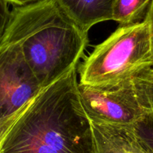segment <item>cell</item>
I'll list each match as a JSON object with an SVG mask.
<instances>
[{
    "label": "cell",
    "mask_w": 153,
    "mask_h": 153,
    "mask_svg": "<svg viewBox=\"0 0 153 153\" xmlns=\"http://www.w3.org/2000/svg\"><path fill=\"white\" fill-rule=\"evenodd\" d=\"M78 84L76 67L43 88L9 127L1 153H96Z\"/></svg>",
    "instance_id": "cell-1"
},
{
    "label": "cell",
    "mask_w": 153,
    "mask_h": 153,
    "mask_svg": "<svg viewBox=\"0 0 153 153\" xmlns=\"http://www.w3.org/2000/svg\"><path fill=\"white\" fill-rule=\"evenodd\" d=\"M2 37L19 46L42 88L77 67L88 43L56 0L13 6Z\"/></svg>",
    "instance_id": "cell-2"
},
{
    "label": "cell",
    "mask_w": 153,
    "mask_h": 153,
    "mask_svg": "<svg viewBox=\"0 0 153 153\" xmlns=\"http://www.w3.org/2000/svg\"><path fill=\"white\" fill-rule=\"evenodd\" d=\"M153 66L149 25L140 23L119 25L85 59L79 83L94 88H112Z\"/></svg>",
    "instance_id": "cell-3"
},
{
    "label": "cell",
    "mask_w": 153,
    "mask_h": 153,
    "mask_svg": "<svg viewBox=\"0 0 153 153\" xmlns=\"http://www.w3.org/2000/svg\"><path fill=\"white\" fill-rule=\"evenodd\" d=\"M43 88L19 46L0 40V121L12 124Z\"/></svg>",
    "instance_id": "cell-4"
},
{
    "label": "cell",
    "mask_w": 153,
    "mask_h": 153,
    "mask_svg": "<svg viewBox=\"0 0 153 153\" xmlns=\"http://www.w3.org/2000/svg\"><path fill=\"white\" fill-rule=\"evenodd\" d=\"M82 106L91 123L131 128L144 114L132 80L112 88H94L78 84Z\"/></svg>",
    "instance_id": "cell-5"
},
{
    "label": "cell",
    "mask_w": 153,
    "mask_h": 153,
    "mask_svg": "<svg viewBox=\"0 0 153 153\" xmlns=\"http://www.w3.org/2000/svg\"><path fill=\"white\" fill-rule=\"evenodd\" d=\"M67 16L88 34L94 25L112 20L115 0H56Z\"/></svg>",
    "instance_id": "cell-6"
},
{
    "label": "cell",
    "mask_w": 153,
    "mask_h": 153,
    "mask_svg": "<svg viewBox=\"0 0 153 153\" xmlns=\"http://www.w3.org/2000/svg\"><path fill=\"white\" fill-rule=\"evenodd\" d=\"M92 123L96 153H149L131 128Z\"/></svg>",
    "instance_id": "cell-7"
},
{
    "label": "cell",
    "mask_w": 153,
    "mask_h": 153,
    "mask_svg": "<svg viewBox=\"0 0 153 153\" xmlns=\"http://www.w3.org/2000/svg\"><path fill=\"white\" fill-rule=\"evenodd\" d=\"M152 2V0H115L112 20L120 26L143 22Z\"/></svg>",
    "instance_id": "cell-8"
},
{
    "label": "cell",
    "mask_w": 153,
    "mask_h": 153,
    "mask_svg": "<svg viewBox=\"0 0 153 153\" xmlns=\"http://www.w3.org/2000/svg\"><path fill=\"white\" fill-rule=\"evenodd\" d=\"M132 85L143 113H153V66L137 73L132 79Z\"/></svg>",
    "instance_id": "cell-9"
},
{
    "label": "cell",
    "mask_w": 153,
    "mask_h": 153,
    "mask_svg": "<svg viewBox=\"0 0 153 153\" xmlns=\"http://www.w3.org/2000/svg\"><path fill=\"white\" fill-rule=\"evenodd\" d=\"M131 130L140 144L149 153H153V113L144 114Z\"/></svg>",
    "instance_id": "cell-10"
},
{
    "label": "cell",
    "mask_w": 153,
    "mask_h": 153,
    "mask_svg": "<svg viewBox=\"0 0 153 153\" xmlns=\"http://www.w3.org/2000/svg\"><path fill=\"white\" fill-rule=\"evenodd\" d=\"M10 12L8 4L4 0H0V40L2 37L7 26L10 16Z\"/></svg>",
    "instance_id": "cell-11"
},
{
    "label": "cell",
    "mask_w": 153,
    "mask_h": 153,
    "mask_svg": "<svg viewBox=\"0 0 153 153\" xmlns=\"http://www.w3.org/2000/svg\"><path fill=\"white\" fill-rule=\"evenodd\" d=\"M146 20L147 21L148 25H149L151 49H152V58H153V0H152V4H151L150 7H149V11H148Z\"/></svg>",
    "instance_id": "cell-12"
},
{
    "label": "cell",
    "mask_w": 153,
    "mask_h": 153,
    "mask_svg": "<svg viewBox=\"0 0 153 153\" xmlns=\"http://www.w3.org/2000/svg\"><path fill=\"white\" fill-rule=\"evenodd\" d=\"M10 125H11V124L6 123L0 121V153H1V146H2L4 136H5L6 132L7 131L9 127L10 126Z\"/></svg>",
    "instance_id": "cell-13"
},
{
    "label": "cell",
    "mask_w": 153,
    "mask_h": 153,
    "mask_svg": "<svg viewBox=\"0 0 153 153\" xmlns=\"http://www.w3.org/2000/svg\"><path fill=\"white\" fill-rule=\"evenodd\" d=\"M4 1L7 4H11L13 6H22L39 1V0H4Z\"/></svg>",
    "instance_id": "cell-14"
}]
</instances>
